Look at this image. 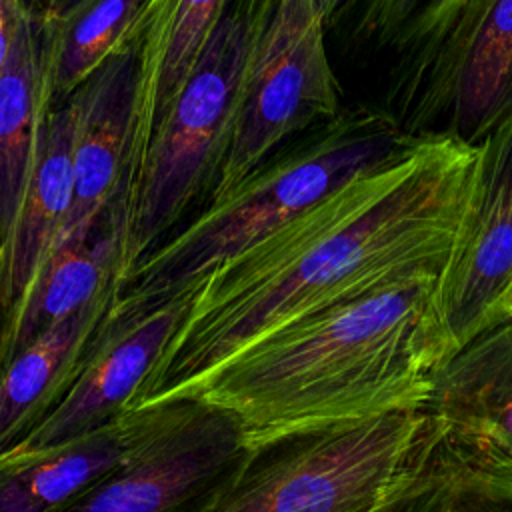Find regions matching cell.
Returning <instances> with one entry per match:
<instances>
[{"label":"cell","instance_id":"obj_1","mask_svg":"<svg viewBox=\"0 0 512 512\" xmlns=\"http://www.w3.org/2000/svg\"><path fill=\"white\" fill-rule=\"evenodd\" d=\"M476 164V146L422 136L212 268L132 408L188 396L240 350L306 316L440 274Z\"/></svg>","mask_w":512,"mask_h":512},{"label":"cell","instance_id":"obj_2","mask_svg":"<svg viewBox=\"0 0 512 512\" xmlns=\"http://www.w3.org/2000/svg\"><path fill=\"white\" fill-rule=\"evenodd\" d=\"M436 276L306 316L246 346L190 394L236 414L248 442L424 408Z\"/></svg>","mask_w":512,"mask_h":512},{"label":"cell","instance_id":"obj_3","mask_svg":"<svg viewBox=\"0 0 512 512\" xmlns=\"http://www.w3.org/2000/svg\"><path fill=\"white\" fill-rule=\"evenodd\" d=\"M416 140L400 120L380 110L338 114L294 150L262 162L160 242L122 280L110 314H136L196 288L212 268L352 178L400 156Z\"/></svg>","mask_w":512,"mask_h":512},{"label":"cell","instance_id":"obj_4","mask_svg":"<svg viewBox=\"0 0 512 512\" xmlns=\"http://www.w3.org/2000/svg\"><path fill=\"white\" fill-rule=\"evenodd\" d=\"M264 8L256 12L250 0L238 2L234 10L228 6L126 178L116 204L122 280L162 242L194 198L214 186L232 140L246 70L268 16Z\"/></svg>","mask_w":512,"mask_h":512},{"label":"cell","instance_id":"obj_5","mask_svg":"<svg viewBox=\"0 0 512 512\" xmlns=\"http://www.w3.org/2000/svg\"><path fill=\"white\" fill-rule=\"evenodd\" d=\"M422 426L424 410L408 408L250 444L212 512H372Z\"/></svg>","mask_w":512,"mask_h":512},{"label":"cell","instance_id":"obj_6","mask_svg":"<svg viewBox=\"0 0 512 512\" xmlns=\"http://www.w3.org/2000/svg\"><path fill=\"white\" fill-rule=\"evenodd\" d=\"M132 450L64 512H212L250 454L236 414L198 394L150 404Z\"/></svg>","mask_w":512,"mask_h":512},{"label":"cell","instance_id":"obj_7","mask_svg":"<svg viewBox=\"0 0 512 512\" xmlns=\"http://www.w3.org/2000/svg\"><path fill=\"white\" fill-rule=\"evenodd\" d=\"M326 24L314 0H274L246 70L210 200L228 194L288 136L340 114Z\"/></svg>","mask_w":512,"mask_h":512},{"label":"cell","instance_id":"obj_8","mask_svg":"<svg viewBox=\"0 0 512 512\" xmlns=\"http://www.w3.org/2000/svg\"><path fill=\"white\" fill-rule=\"evenodd\" d=\"M512 282V118L478 144L470 198L436 280L428 328V376L502 322Z\"/></svg>","mask_w":512,"mask_h":512},{"label":"cell","instance_id":"obj_9","mask_svg":"<svg viewBox=\"0 0 512 512\" xmlns=\"http://www.w3.org/2000/svg\"><path fill=\"white\" fill-rule=\"evenodd\" d=\"M412 136L478 146L512 118V0H470L412 76Z\"/></svg>","mask_w":512,"mask_h":512},{"label":"cell","instance_id":"obj_10","mask_svg":"<svg viewBox=\"0 0 512 512\" xmlns=\"http://www.w3.org/2000/svg\"><path fill=\"white\" fill-rule=\"evenodd\" d=\"M194 290L136 314H106L70 394L16 452L60 446L114 422L130 410L140 388L182 328Z\"/></svg>","mask_w":512,"mask_h":512},{"label":"cell","instance_id":"obj_11","mask_svg":"<svg viewBox=\"0 0 512 512\" xmlns=\"http://www.w3.org/2000/svg\"><path fill=\"white\" fill-rule=\"evenodd\" d=\"M138 82L140 56L134 44L108 58L72 94L76 102L74 194L54 250L88 240L118 204L130 156Z\"/></svg>","mask_w":512,"mask_h":512},{"label":"cell","instance_id":"obj_12","mask_svg":"<svg viewBox=\"0 0 512 512\" xmlns=\"http://www.w3.org/2000/svg\"><path fill=\"white\" fill-rule=\"evenodd\" d=\"M426 424L456 450L512 468V318L452 354L430 374Z\"/></svg>","mask_w":512,"mask_h":512},{"label":"cell","instance_id":"obj_13","mask_svg":"<svg viewBox=\"0 0 512 512\" xmlns=\"http://www.w3.org/2000/svg\"><path fill=\"white\" fill-rule=\"evenodd\" d=\"M76 102L48 110L34 168L0 256V346L64 228L72 194Z\"/></svg>","mask_w":512,"mask_h":512},{"label":"cell","instance_id":"obj_14","mask_svg":"<svg viewBox=\"0 0 512 512\" xmlns=\"http://www.w3.org/2000/svg\"><path fill=\"white\" fill-rule=\"evenodd\" d=\"M116 294L58 322L0 370V458L16 452L66 400Z\"/></svg>","mask_w":512,"mask_h":512},{"label":"cell","instance_id":"obj_15","mask_svg":"<svg viewBox=\"0 0 512 512\" xmlns=\"http://www.w3.org/2000/svg\"><path fill=\"white\" fill-rule=\"evenodd\" d=\"M152 406L126 410L114 422L60 446L0 458V512H64L136 444Z\"/></svg>","mask_w":512,"mask_h":512},{"label":"cell","instance_id":"obj_16","mask_svg":"<svg viewBox=\"0 0 512 512\" xmlns=\"http://www.w3.org/2000/svg\"><path fill=\"white\" fill-rule=\"evenodd\" d=\"M230 0H156L138 42L140 82L126 178L180 94ZM126 182V180H124Z\"/></svg>","mask_w":512,"mask_h":512},{"label":"cell","instance_id":"obj_17","mask_svg":"<svg viewBox=\"0 0 512 512\" xmlns=\"http://www.w3.org/2000/svg\"><path fill=\"white\" fill-rule=\"evenodd\" d=\"M120 218L114 206L88 240L56 248L40 268L6 340L0 346V370L40 334L96 302L118 292Z\"/></svg>","mask_w":512,"mask_h":512},{"label":"cell","instance_id":"obj_18","mask_svg":"<svg viewBox=\"0 0 512 512\" xmlns=\"http://www.w3.org/2000/svg\"><path fill=\"white\" fill-rule=\"evenodd\" d=\"M50 104L44 30L24 8L0 76V248L12 232L28 186Z\"/></svg>","mask_w":512,"mask_h":512},{"label":"cell","instance_id":"obj_19","mask_svg":"<svg viewBox=\"0 0 512 512\" xmlns=\"http://www.w3.org/2000/svg\"><path fill=\"white\" fill-rule=\"evenodd\" d=\"M372 512H512V468L472 458L428 424Z\"/></svg>","mask_w":512,"mask_h":512},{"label":"cell","instance_id":"obj_20","mask_svg":"<svg viewBox=\"0 0 512 512\" xmlns=\"http://www.w3.org/2000/svg\"><path fill=\"white\" fill-rule=\"evenodd\" d=\"M156 0H72L44 20L52 104L68 100L108 58L140 42Z\"/></svg>","mask_w":512,"mask_h":512},{"label":"cell","instance_id":"obj_21","mask_svg":"<svg viewBox=\"0 0 512 512\" xmlns=\"http://www.w3.org/2000/svg\"><path fill=\"white\" fill-rule=\"evenodd\" d=\"M468 4L470 0H362L360 24L380 46L410 56L414 76Z\"/></svg>","mask_w":512,"mask_h":512},{"label":"cell","instance_id":"obj_22","mask_svg":"<svg viewBox=\"0 0 512 512\" xmlns=\"http://www.w3.org/2000/svg\"><path fill=\"white\" fill-rule=\"evenodd\" d=\"M24 8H26L24 0H0V76L6 68L8 56L14 44L18 20Z\"/></svg>","mask_w":512,"mask_h":512},{"label":"cell","instance_id":"obj_23","mask_svg":"<svg viewBox=\"0 0 512 512\" xmlns=\"http://www.w3.org/2000/svg\"><path fill=\"white\" fill-rule=\"evenodd\" d=\"M342 2H344V0H314L318 12L324 16L326 22H328V20L334 16V12L342 6Z\"/></svg>","mask_w":512,"mask_h":512},{"label":"cell","instance_id":"obj_24","mask_svg":"<svg viewBox=\"0 0 512 512\" xmlns=\"http://www.w3.org/2000/svg\"><path fill=\"white\" fill-rule=\"evenodd\" d=\"M500 312H502V318H504V320H506V318H512V282H510V286H508V290H506V294H504V298H502Z\"/></svg>","mask_w":512,"mask_h":512},{"label":"cell","instance_id":"obj_25","mask_svg":"<svg viewBox=\"0 0 512 512\" xmlns=\"http://www.w3.org/2000/svg\"><path fill=\"white\" fill-rule=\"evenodd\" d=\"M68 2H72V0H46V4H48V12H56V10H60L62 6H66Z\"/></svg>","mask_w":512,"mask_h":512},{"label":"cell","instance_id":"obj_26","mask_svg":"<svg viewBox=\"0 0 512 512\" xmlns=\"http://www.w3.org/2000/svg\"><path fill=\"white\" fill-rule=\"evenodd\" d=\"M0 256H2V248H0Z\"/></svg>","mask_w":512,"mask_h":512}]
</instances>
